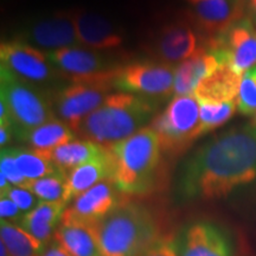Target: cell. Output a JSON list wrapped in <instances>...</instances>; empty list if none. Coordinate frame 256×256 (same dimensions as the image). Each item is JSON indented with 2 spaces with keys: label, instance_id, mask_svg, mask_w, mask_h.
Masks as SVG:
<instances>
[{
  "label": "cell",
  "instance_id": "cell-1",
  "mask_svg": "<svg viewBox=\"0 0 256 256\" xmlns=\"http://www.w3.org/2000/svg\"><path fill=\"white\" fill-rule=\"evenodd\" d=\"M256 182V126L230 128L198 147L180 168L178 194L185 200H217Z\"/></svg>",
  "mask_w": 256,
  "mask_h": 256
},
{
  "label": "cell",
  "instance_id": "cell-2",
  "mask_svg": "<svg viewBox=\"0 0 256 256\" xmlns=\"http://www.w3.org/2000/svg\"><path fill=\"white\" fill-rule=\"evenodd\" d=\"M106 148L110 156V182L124 194H148L160 186L165 172L164 153L151 127Z\"/></svg>",
  "mask_w": 256,
  "mask_h": 256
},
{
  "label": "cell",
  "instance_id": "cell-3",
  "mask_svg": "<svg viewBox=\"0 0 256 256\" xmlns=\"http://www.w3.org/2000/svg\"><path fill=\"white\" fill-rule=\"evenodd\" d=\"M153 98L116 92L82 121L76 134L84 140L110 147L145 128L156 113Z\"/></svg>",
  "mask_w": 256,
  "mask_h": 256
},
{
  "label": "cell",
  "instance_id": "cell-4",
  "mask_svg": "<svg viewBox=\"0 0 256 256\" xmlns=\"http://www.w3.org/2000/svg\"><path fill=\"white\" fill-rule=\"evenodd\" d=\"M164 234L151 209L127 200L96 226L101 256H142Z\"/></svg>",
  "mask_w": 256,
  "mask_h": 256
},
{
  "label": "cell",
  "instance_id": "cell-5",
  "mask_svg": "<svg viewBox=\"0 0 256 256\" xmlns=\"http://www.w3.org/2000/svg\"><path fill=\"white\" fill-rule=\"evenodd\" d=\"M0 98L11 119L14 136L25 142L36 128L56 120L52 98L36 84L0 66Z\"/></svg>",
  "mask_w": 256,
  "mask_h": 256
},
{
  "label": "cell",
  "instance_id": "cell-6",
  "mask_svg": "<svg viewBox=\"0 0 256 256\" xmlns=\"http://www.w3.org/2000/svg\"><path fill=\"white\" fill-rule=\"evenodd\" d=\"M200 102L194 96H176L166 110L154 116L151 127L165 154L178 156L198 139Z\"/></svg>",
  "mask_w": 256,
  "mask_h": 256
},
{
  "label": "cell",
  "instance_id": "cell-7",
  "mask_svg": "<svg viewBox=\"0 0 256 256\" xmlns=\"http://www.w3.org/2000/svg\"><path fill=\"white\" fill-rule=\"evenodd\" d=\"M116 74V72H115ZM115 74L92 81L69 83L54 98L55 113L76 133L82 121L104 104L114 89Z\"/></svg>",
  "mask_w": 256,
  "mask_h": 256
},
{
  "label": "cell",
  "instance_id": "cell-8",
  "mask_svg": "<svg viewBox=\"0 0 256 256\" xmlns=\"http://www.w3.org/2000/svg\"><path fill=\"white\" fill-rule=\"evenodd\" d=\"M176 66L168 63H130L118 68L114 89L153 98L174 92Z\"/></svg>",
  "mask_w": 256,
  "mask_h": 256
},
{
  "label": "cell",
  "instance_id": "cell-9",
  "mask_svg": "<svg viewBox=\"0 0 256 256\" xmlns=\"http://www.w3.org/2000/svg\"><path fill=\"white\" fill-rule=\"evenodd\" d=\"M204 46L216 51L222 63L243 76L256 64V25L246 17L220 36L208 40Z\"/></svg>",
  "mask_w": 256,
  "mask_h": 256
},
{
  "label": "cell",
  "instance_id": "cell-10",
  "mask_svg": "<svg viewBox=\"0 0 256 256\" xmlns=\"http://www.w3.org/2000/svg\"><path fill=\"white\" fill-rule=\"evenodd\" d=\"M0 66L32 84L49 83L60 75L46 52L20 40L5 42L0 46Z\"/></svg>",
  "mask_w": 256,
  "mask_h": 256
},
{
  "label": "cell",
  "instance_id": "cell-11",
  "mask_svg": "<svg viewBox=\"0 0 256 256\" xmlns=\"http://www.w3.org/2000/svg\"><path fill=\"white\" fill-rule=\"evenodd\" d=\"M46 55L60 75L68 80L69 83L106 78L113 75L119 68L110 66V63L100 54L78 46L49 51Z\"/></svg>",
  "mask_w": 256,
  "mask_h": 256
},
{
  "label": "cell",
  "instance_id": "cell-12",
  "mask_svg": "<svg viewBox=\"0 0 256 256\" xmlns=\"http://www.w3.org/2000/svg\"><path fill=\"white\" fill-rule=\"evenodd\" d=\"M178 256H235L230 232L218 223L196 220L177 238Z\"/></svg>",
  "mask_w": 256,
  "mask_h": 256
},
{
  "label": "cell",
  "instance_id": "cell-13",
  "mask_svg": "<svg viewBox=\"0 0 256 256\" xmlns=\"http://www.w3.org/2000/svg\"><path fill=\"white\" fill-rule=\"evenodd\" d=\"M124 200L122 192L110 180L100 182L75 198L72 206L64 211L62 220L96 226Z\"/></svg>",
  "mask_w": 256,
  "mask_h": 256
},
{
  "label": "cell",
  "instance_id": "cell-14",
  "mask_svg": "<svg viewBox=\"0 0 256 256\" xmlns=\"http://www.w3.org/2000/svg\"><path fill=\"white\" fill-rule=\"evenodd\" d=\"M246 0H202L192 6V22L208 40L216 38L241 20Z\"/></svg>",
  "mask_w": 256,
  "mask_h": 256
},
{
  "label": "cell",
  "instance_id": "cell-15",
  "mask_svg": "<svg viewBox=\"0 0 256 256\" xmlns=\"http://www.w3.org/2000/svg\"><path fill=\"white\" fill-rule=\"evenodd\" d=\"M26 40L50 51L75 46L78 43L74 12H60L32 24L25 34Z\"/></svg>",
  "mask_w": 256,
  "mask_h": 256
},
{
  "label": "cell",
  "instance_id": "cell-16",
  "mask_svg": "<svg viewBox=\"0 0 256 256\" xmlns=\"http://www.w3.org/2000/svg\"><path fill=\"white\" fill-rule=\"evenodd\" d=\"M222 63L218 54L206 46H200L190 58L176 66L174 96H194L198 84Z\"/></svg>",
  "mask_w": 256,
  "mask_h": 256
},
{
  "label": "cell",
  "instance_id": "cell-17",
  "mask_svg": "<svg viewBox=\"0 0 256 256\" xmlns=\"http://www.w3.org/2000/svg\"><path fill=\"white\" fill-rule=\"evenodd\" d=\"M74 22L78 43L92 50H112L122 43L121 34L100 14L78 10L74 12Z\"/></svg>",
  "mask_w": 256,
  "mask_h": 256
},
{
  "label": "cell",
  "instance_id": "cell-18",
  "mask_svg": "<svg viewBox=\"0 0 256 256\" xmlns=\"http://www.w3.org/2000/svg\"><path fill=\"white\" fill-rule=\"evenodd\" d=\"M242 76L229 64L220 63L215 72L202 81L194 92L198 102L223 104L238 101Z\"/></svg>",
  "mask_w": 256,
  "mask_h": 256
},
{
  "label": "cell",
  "instance_id": "cell-19",
  "mask_svg": "<svg viewBox=\"0 0 256 256\" xmlns=\"http://www.w3.org/2000/svg\"><path fill=\"white\" fill-rule=\"evenodd\" d=\"M66 209V203L63 200H40L37 206L25 214L17 224L46 246L54 240L52 236H55Z\"/></svg>",
  "mask_w": 256,
  "mask_h": 256
},
{
  "label": "cell",
  "instance_id": "cell-20",
  "mask_svg": "<svg viewBox=\"0 0 256 256\" xmlns=\"http://www.w3.org/2000/svg\"><path fill=\"white\" fill-rule=\"evenodd\" d=\"M198 48L197 36L186 23L168 24L162 28L158 42V55L168 64L190 58Z\"/></svg>",
  "mask_w": 256,
  "mask_h": 256
},
{
  "label": "cell",
  "instance_id": "cell-21",
  "mask_svg": "<svg viewBox=\"0 0 256 256\" xmlns=\"http://www.w3.org/2000/svg\"><path fill=\"white\" fill-rule=\"evenodd\" d=\"M54 238L72 256H101L96 226L62 220Z\"/></svg>",
  "mask_w": 256,
  "mask_h": 256
},
{
  "label": "cell",
  "instance_id": "cell-22",
  "mask_svg": "<svg viewBox=\"0 0 256 256\" xmlns=\"http://www.w3.org/2000/svg\"><path fill=\"white\" fill-rule=\"evenodd\" d=\"M104 180H110V164L107 148L98 158L80 165L69 172L64 202L68 204L70 200Z\"/></svg>",
  "mask_w": 256,
  "mask_h": 256
},
{
  "label": "cell",
  "instance_id": "cell-23",
  "mask_svg": "<svg viewBox=\"0 0 256 256\" xmlns=\"http://www.w3.org/2000/svg\"><path fill=\"white\" fill-rule=\"evenodd\" d=\"M104 151L106 147L96 142H88V140H81V142L74 140L66 145H60L56 148L44 152L60 171L68 174L72 170L78 166L98 158L104 154Z\"/></svg>",
  "mask_w": 256,
  "mask_h": 256
},
{
  "label": "cell",
  "instance_id": "cell-24",
  "mask_svg": "<svg viewBox=\"0 0 256 256\" xmlns=\"http://www.w3.org/2000/svg\"><path fill=\"white\" fill-rule=\"evenodd\" d=\"M0 235L11 256H40L46 244L28 234L17 223L2 220Z\"/></svg>",
  "mask_w": 256,
  "mask_h": 256
},
{
  "label": "cell",
  "instance_id": "cell-25",
  "mask_svg": "<svg viewBox=\"0 0 256 256\" xmlns=\"http://www.w3.org/2000/svg\"><path fill=\"white\" fill-rule=\"evenodd\" d=\"M75 138L76 133L68 124L56 119L32 130L25 139V142L34 147V150L50 151L60 145L74 142Z\"/></svg>",
  "mask_w": 256,
  "mask_h": 256
},
{
  "label": "cell",
  "instance_id": "cell-26",
  "mask_svg": "<svg viewBox=\"0 0 256 256\" xmlns=\"http://www.w3.org/2000/svg\"><path fill=\"white\" fill-rule=\"evenodd\" d=\"M14 154L19 172L28 182L60 172L46 153L40 150L14 148Z\"/></svg>",
  "mask_w": 256,
  "mask_h": 256
},
{
  "label": "cell",
  "instance_id": "cell-27",
  "mask_svg": "<svg viewBox=\"0 0 256 256\" xmlns=\"http://www.w3.org/2000/svg\"><path fill=\"white\" fill-rule=\"evenodd\" d=\"M200 127L198 136H203L211 130H216L234 116L238 110V101L223 102V104H206L200 102Z\"/></svg>",
  "mask_w": 256,
  "mask_h": 256
},
{
  "label": "cell",
  "instance_id": "cell-28",
  "mask_svg": "<svg viewBox=\"0 0 256 256\" xmlns=\"http://www.w3.org/2000/svg\"><path fill=\"white\" fill-rule=\"evenodd\" d=\"M66 184H68V174L60 171L36 180H28L25 188L30 190L34 196L44 202H64Z\"/></svg>",
  "mask_w": 256,
  "mask_h": 256
},
{
  "label": "cell",
  "instance_id": "cell-29",
  "mask_svg": "<svg viewBox=\"0 0 256 256\" xmlns=\"http://www.w3.org/2000/svg\"><path fill=\"white\" fill-rule=\"evenodd\" d=\"M238 110L243 115L256 114V68L248 70L242 76Z\"/></svg>",
  "mask_w": 256,
  "mask_h": 256
},
{
  "label": "cell",
  "instance_id": "cell-30",
  "mask_svg": "<svg viewBox=\"0 0 256 256\" xmlns=\"http://www.w3.org/2000/svg\"><path fill=\"white\" fill-rule=\"evenodd\" d=\"M0 174H4L8 183L14 185V186H26L28 180L22 176L17 168V164H16L14 147L2 148V153H0Z\"/></svg>",
  "mask_w": 256,
  "mask_h": 256
},
{
  "label": "cell",
  "instance_id": "cell-31",
  "mask_svg": "<svg viewBox=\"0 0 256 256\" xmlns=\"http://www.w3.org/2000/svg\"><path fill=\"white\" fill-rule=\"evenodd\" d=\"M2 196H6L14 200L23 212L34 209L37 204L40 203V202H37L36 196L30 190L20 186H14V185L2 191Z\"/></svg>",
  "mask_w": 256,
  "mask_h": 256
},
{
  "label": "cell",
  "instance_id": "cell-32",
  "mask_svg": "<svg viewBox=\"0 0 256 256\" xmlns=\"http://www.w3.org/2000/svg\"><path fill=\"white\" fill-rule=\"evenodd\" d=\"M142 256H178L177 238L172 234H164Z\"/></svg>",
  "mask_w": 256,
  "mask_h": 256
},
{
  "label": "cell",
  "instance_id": "cell-33",
  "mask_svg": "<svg viewBox=\"0 0 256 256\" xmlns=\"http://www.w3.org/2000/svg\"><path fill=\"white\" fill-rule=\"evenodd\" d=\"M23 216V211L19 209L14 200L6 196L0 197V217L2 220L18 223Z\"/></svg>",
  "mask_w": 256,
  "mask_h": 256
},
{
  "label": "cell",
  "instance_id": "cell-34",
  "mask_svg": "<svg viewBox=\"0 0 256 256\" xmlns=\"http://www.w3.org/2000/svg\"><path fill=\"white\" fill-rule=\"evenodd\" d=\"M40 256H72L66 249L63 248V246L60 244L58 241H56L55 238L52 241H50L44 248L43 252Z\"/></svg>",
  "mask_w": 256,
  "mask_h": 256
},
{
  "label": "cell",
  "instance_id": "cell-35",
  "mask_svg": "<svg viewBox=\"0 0 256 256\" xmlns=\"http://www.w3.org/2000/svg\"><path fill=\"white\" fill-rule=\"evenodd\" d=\"M14 136V132L11 127L0 126V146H2V148H5L6 145L12 140Z\"/></svg>",
  "mask_w": 256,
  "mask_h": 256
},
{
  "label": "cell",
  "instance_id": "cell-36",
  "mask_svg": "<svg viewBox=\"0 0 256 256\" xmlns=\"http://www.w3.org/2000/svg\"><path fill=\"white\" fill-rule=\"evenodd\" d=\"M246 2H247V8L249 11V18L256 25V0H246Z\"/></svg>",
  "mask_w": 256,
  "mask_h": 256
},
{
  "label": "cell",
  "instance_id": "cell-37",
  "mask_svg": "<svg viewBox=\"0 0 256 256\" xmlns=\"http://www.w3.org/2000/svg\"><path fill=\"white\" fill-rule=\"evenodd\" d=\"M188 2H192V4H196V2H202V0H188Z\"/></svg>",
  "mask_w": 256,
  "mask_h": 256
},
{
  "label": "cell",
  "instance_id": "cell-38",
  "mask_svg": "<svg viewBox=\"0 0 256 256\" xmlns=\"http://www.w3.org/2000/svg\"><path fill=\"white\" fill-rule=\"evenodd\" d=\"M252 124H254V126H256V114L254 115V119H252Z\"/></svg>",
  "mask_w": 256,
  "mask_h": 256
}]
</instances>
